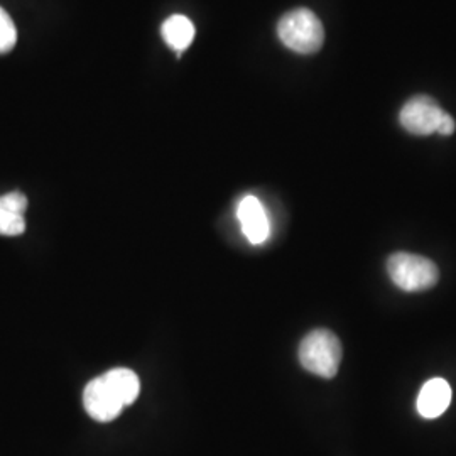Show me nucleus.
Instances as JSON below:
<instances>
[{
  "mask_svg": "<svg viewBox=\"0 0 456 456\" xmlns=\"http://www.w3.org/2000/svg\"><path fill=\"white\" fill-rule=\"evenodd\" d=\"M277 34L286 48L299 54L316 53L325 41L323 24L310 9H294L288 12L279 20Z\"/></svg>",
  "mask_w": 456,
  "mask_h": 456,
  "instance_id": "1",
  "label": "nucleus"
},
{
  "mask_svg": "<svg viewBox=\"0 0 456 456\" xmlns=\"http://www.w3.org/2000/svg\"><path fill=\"white\" fill-rule=\"evenodd\" d=\"M299 362L311 374L333 379L342 362V343L330 330H314L299 345Z\"/></svg>",
  "mask_w": 456,
  "mask_h": 456,
  "instance_id": "2",
  "label": "nucleus"
},
{
  "mask_svg": "<svg viewBox=\"0 0 456 456\" xmlns=\"http://www.w3.org/2000/svg\"><path fill=\"white\" fill-rule=\"evenodd\" d=\"M387 273L391 276L392 282L408 293H419L431 289L438 282V267L435 262L414 256L408 252H397L392 254L387 261Z\"/></svg>",
  "mask_w": 456,
  "mask_h": 456,
  "instance_id": "3",
  "label": "nucleus"
},
{
  "mask_svg": "<svg viewBox=\"0 0 456 456\" xmlns=\"http://www.w3.org/2000/svg\"><path fill=\"white\" fill-rule=\"evenodd\" d=\"M83 404L86 412L100 423L114 421L126 408L120 394L109 372L94 379L83 392Z\"/></svg>",
  "mask_w": 456,
  "mask_h": 456,
  "instance_id": "4",
  "label": "nucleus"
},
{
  "mask_svg": "<svg viewBox=\"0 0 456 456\" xmlns=\"http://www.w3.org/2000/svg\"><path fill=\"white\" fill-rule=\"evenodd\" d=\"M444 114L446 112L433 98L428 95H416L404 103L399 114V120L409 134L429 135L438 132Z\"/></svg>",
  "mask_w": 456,
  "mask_h": 456,
  "instance_id": "5",
  "label": "nucleus"
},
{
  "mask_svg": "<svg viewBox=\"0 0 456 456\" xmlns=\"http://www.w3.org/2000/svg\"><path fill=\"white\" fill-rule=\"evenodd\" d=\"M237 216L242 225V232L250 244H264L269 239V218L259 198L252 195L242 198L237 208Z\"/></svg>",
  "mask_w": 456,
  "mask_h": 456,
  "instance_id": "6",
  "label": "nucleus"
},
{
  "mask_svg": "<svg viewBox=\"0 0 456 456\" xmlns=\"http://www.w3.org/2000/svg\"><path fill=\"white\" fill-rule=\"evenodd\" d=\"M452 403V387L444 379H431L418 395L416 408L426 419L440 418Z\"/></svg>",
  "mask_w": 456,
  "mask_h": 456,
  "instance_id": "7",
  "label": "nucleus"
},
{
  "mask_svg": "<svg viewBox=\"0 0 456 456\" xmlns=\"http://www.w3.org/2000/svg\"><path fill=\"white\" fill-rule=\"evenodd\" d=\"M26 208H28V198L20 191H12V193L0 196V235L17 237L24 233Z\"/></svg>",
  "mask_w": 456,
  "mask_h": 456,
  "instance_id": "8",
  "label": "nucleus"
},
{
  "mask_svg": "<svg viewBox=\"0 0 456 456\" xmlns=\"http://www.w3.org/2000/svg\"><path fill=\"white\" fill-rule=\"evenodd\" d=\"M161 33L167 46L183 53L184 49L191 46L195 39V26L188 17L176 14L164 20Z\"/></svg>",
  "mask_w": 456,
  "mask_h": 456,
  "instance_id": "9",
  "label": "nucleus"
},
{
  "mask_svg": "<svg viewBox=\"0 0 456 456\" xmlns=\"http://www.w3.org/2000/svg\"><path fill=\"white\" fill-rule=\"evenodd\" d=\"M109 375L114 380L115 387L120 394L124 404L131 406L132 403H135L141 392V382L137 374L129 369H114V370H109Z\"/></svg>",
  "mask_w": 456,
  "mask_h": 456,
  "instance_id": "10",
  "label": "nucleus"
},
{
  "mask_svg": "<svg viewBox=\"0 0 456 456\" xmlns=\"http://www.w3.org/2000/svg\"><path fill=\"white\" fill-rule=\"evenodd\" d=\"M17 31L11 16L0 7V54L9 53L16 46Z\"/></svg>",
  "mask_w": 456,
  "mask_h": 456,
  "instance_id": "11",
  "label": "nucleus"
},
{
  "mask_svg": "<svg viewBox=\"0 0 456 456\" xmlns=\"http://www.w3.org/2000/svg\"><path fill=\"white\" fill-rule=\"evenodd\" d=\"M455 120H453V117L450 114H444L443 117V120H441L440 129H438V134L441 135H452L453 132H455Z\"/></svg>",
  "mask_w": 456,
  "mask_h": 456,
  "instance_id": "12",
  "label": "nucleus"
}]
</instances>
